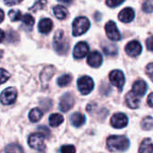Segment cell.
I'll use <instances>...</instances> for the list:
<instances>
[{"instance_id": "cell-1", "label": "cell", "mask_w": 153, "mask_h": 153, "mask_svg": "<svg viewBox=\"0 0 153 153\" xmlns=\"http://www.w3.org/2000/svg\"><path fill=\"white\" fill-rule=\"evenodd\" d=\"M129 146V140L122 135H113L107 140V147L110 152H124L126 151Z\"/></svg>"}, {"instance_id": "cell-2", "label": "cell", "mask_w": 153, "mask_h": 153, "mask_svg": "<svg viewBox=\"0 0 153 153\" xmlns=\"http://www.w3.org/2000/svg\"><path fill=\"white\" fill-rule=\"evenodd\" d=\"M54 50L58 55H65L69 50V43L65 37V33L62 30H58L53 39Z\"/></svg>"}, {"instance_id": "cell-3", "label": "cell", "mask_w": 153, "mask_h": 153, "mask_svg": "<svg viewBox=\"0 0 153 153\" xmlns=\"http://www.w3.org/2000/svg\"><path fill=\"white\" fill-rule=\"evenodd\" d=\"M90 26L91 22L86 17H77L73 22V35L78 37L84 34L90 29Z\"/></svg>"}, {"instance_id": "cell-4", "label": "cell", "mask_w": 153, "mask_h": 153, "mask_svg": "<svg viewBox=\"0 0 153 153\" xmlns=\"http://www.w3.org/2000/svg\"><path fill=\"white\" fill-rule=\"evenodd\" d=\"M77 87L82 95H88L94 89V82L90 76H82L77 81Z\"/></svg>"}, {"instance_id": "cell-5", "label": "cell", "mask_w": 153, "mask_h": 153, "mask_svg": "<svg viewBox=\"0 0 153 153\" xmlns=\"http://www.w3.org/2000/svg\"><path fill=\"white\" fill-rule=\"evenodd\" d=\"M44 140L45 138L42 134H40L39 133H34L30 135L28 143L30 147H31L32 149L42 152L46 148L44 144Z\"/></svg>"}, {"instance_id": "cell-6", "label": "cell", "mask_w": 153, "mask_h": 153, "mask_svg": "<svg viewBox=\"0 0 153 153\" xmlns=\"http://www.w3.org/2000/svg\"><path fill=\"white\" fill-rule=\"evenodd\" d=\"M16 98L17 91L13 87H9L2 91L0 95V101L3 105H11L15 101Z\"/></svg>"}, {"instance_id": "cell-7", "label": "cell", "mask_w": 153, "mask_h": 153, "mask_svg": "<svg viewBox=\"0 0 153 153\" xmlns=\"http://www.w3.org/2000/svg\"><path fill=\"white\" fill-rule=\"evenodd\" d=\"M109 80L112 85L119 89L120 91L123 89V86L125 84L126 79H125V74H123L122 71L120 70H114L109 74Z\"/></svg>"}, {"instance_id": "cell-8", "label": "cell", "mask_w": 153, "mask_h": 153, "mask_svg": "<svg viewBox=\"0 0 153 153\" xmlns=\"http://www.w3.org/2000/svg\"><path fill=\"white\" fill-rule=\"evenodd\" d=\"M105 30H106L107 36L108 37L109 39H111L113 41H117L121 39L120 32H119L115 22L109 21L105 26Z\"/></svg>"}, {"instance_id": "cell-9", "label": "cell", "mask_w": 153, "mask_h": 153, "mask_svg": "<svg viewBox=\"0 0 153 153\" xmlns=\"http://www.w3.org/2000/svg\"><path fill=\"white\" fill-rule=\"evenodd\" d=\"M74 104V98L73 94L70 92H66L60 99L59 109L62 112H67L68 110H70L73 108Z\"/></svg>"}, {"instance_id": "cell-10", "label": "cell", "mask_w": 153, "mask_h": 153, "mask_svg": "<svg viewBox=\"0 0 153 153\" xmlns=\"http://www.w3.org/2000/svg\"><path fill=\"white\" fill-rule=\"evenodd\" d=\"M110 123H111V126L113 127L117 128V129H121V128H124L127 126L128 117L124 113H117L111 117Z\"/></svg>"}, {"instance_id": "cell-11", "label": "cell", "mask_w": 153, "mask_h": 153, "mask_svg": "<svg viewBox=\"0 0 153 153\" xmlns=\"http://www.w3.org/2000/svg\"><path fill=\"white\" fill-rule=\"evenodd\" d=\"M142 45L137 40H133L126 46V52L130 56L135 57L139 56L142 52Z\"/></svg>"}, {"instance_id": "cell-12", "label": "cell", "mask_w": 153, "mask_h": 153, "mask_svg": "<svg viewBox=\"0 0 153 153\" xmlns=\"http://www.w3.org/2000/svg\"><path fill=\"white\" fill-rule=\"evenodd\" d=\"M89 52V45L86 42L81 41L79 43L76 44V46L74 47V56L76 59H81L83 58Z\"/></svg>"}, {"instance_id": "cell-13", "label": "cell", "mask_w": 153, "mask_h": 153, "mask_svg": "<svg viewBox=\"0 0 153 153\" xmlns=\"http://www.w3.org/2000/svg\"><path fill=\"white\" fill-rule=\"evenodd\" d=\"M102 56L98 51L91 52L87 58V62L91 67H100L102 64Z\"/></svg>"}, {"instance_id": "cell-14", "label": "cell", "mask_w": 153, "mask_h": 153, "mask_svg": "<svg viewBox=\"0 0 153 153\" xmlns=\"http://www.w3.org/2000/svg\"><path fill=\"white\" fill-rule=\"evenodd\" d=\"M55 72H56V68L52 65L46 66L42 70V72L40 74V81L44 86L48 85V82L50 81L51 77L55 74Z\"/></svg>"}, {"instance_id": "cell-15", "label": "cell", "mask_w": 153, "mask_h": 153, "mask_svg": "<svg viewBox=\"0 0 153 153\" xmlns=\"http://www.w3.org/2000/svg\"><path fill=\"white\" fill-rule=\"evenodd\" d=\"M118 19L123 22H130L134 19V11L131 7H126L123 9L119 14Z\"/></svg>"}, {"instance_id": "cell-16", "label": "cell", "mask_w": 153, "mask_h": 153, "mask_svg": "<svg viewBox=\"0 0 153 153\" xmlns=\"http://www.w3.org/2000/svg\"><path fill=\"white\" fill-rule=\"evenodd\" d=\"M126 101L127 106L130 108H134V109L139 108L140 103H141V100H140L139 97L136 96L133 91H130V92H128L126 94Z\"/></svg>"}, {"instance_id": "cell-17", "label": "cell", "mask_w": 153, "mask_h": 153, "mask_svg": "<svg viewBox=\"0 0 153 153\" xmlns=\"http://www.w3.org/2000/svg\"><path fill=\"white\" fill-rule=\"evenodd\" d=\"M147 91V84L143 80H138L136 81L134 85H133V92L136 96H143Z\"/></svg>"}, {"instance_id": "cell-18", "label": "cell", "mask_w": 153, "mask_h": 153, "mask_svg": "<svg viewBox=\"0 0 153 153\" xmlns=\"http://www.w3.org/2000/svg\"><path fill=\"white\" fill-rule=\"evenodd\" d=\"M38 28H39V32H41L43 34H47L49 31H51V30L53 28V22L49 18H44V19L40 20V22H39Z\"/></svg>"}, {"instance_id": "cell-19", "label": "cell", "mask_w": 153, "mask_h": 153, "mask_svg": "<svg viewBox=\"0 0 153 153\" xmlns=\"http://www.w3.org/2000/svg\"><path fill=\"white\" fill-rule=\"evenodd\" d=\"M101 48L103 49L104 53L107 55V56H115L117 55L118 53V49H117V47L113 44V43H109V42H107V41H104L101 43L100 45Z\"/></svg>"}, {"instance_id": "cell-20", "label": "cell", "mask_w": 153, "mask_h": 153, "mask_svg": "<svg viewBox=\"0 0 153 153\" xmlns=\"http://www.w3.org/2000/svg\"><path fill=\"white\" fill-rule=\"evenodd\" d=\"M70 121H71L72 125L74 126L75 127H80L84 125V123L86 121V117L83 114H82L80 112H75V113L72 114V116L70 117Z\"/></svg>"}, {"instance_id": "cell-21", "label": "cell", "mask_w": 153, "mask_h": 153, "mask_svg": "<svg viewBox=\"0 0 153 153\" xmlns=\"http://www.w3.org/2000/svg\"><path fill=\"white\" fill-rule=\"evenodd\" d=\"M64 122V117L58 113L52 114L49 117V125L53 127H57Z\"/></svg>"}, {"instance_id": "cell-22", "label": "cell", "mask_w": 153, "mask_h": 153, "mask_svg": "<svg viewBox=\"0 0 153 153\" xmlns=\"http://www.w3.org/2000/svg\"><path fill=\"white\" fill-rule=\"evenodd\" d=\"M139 152L152 153V139L147 138V139L143 140V142L142 143V144L140 146Z\"/></svg>"}, {"instance_id": "cell-23", "label": "cell", "mask_w": 153, "mask_h": 153, "mask_svg": "<svg viewBox=\"0 0 153 153\" xmlns=\"http://www.w3.org/2000/svg\"><path fill=\"white\" fill-rule=\"evenodd\" d=\"M53 12L56 15V17L57 19H60V20H63L65 19L66 16H67V9L65 7V6H62V5H56L53 9Z\"/></svg>"}, {"instance_id": "cell-24", "label": "cell", "mask_w": 153, "mask_h": 153, "mask_svg": "<svg viewBox=\"0 0 153 153\" xmlns=\"http://www.w3.org/2000/svg\"><path fill=\"white\" fill-rule=\"evenodd\" d=\"M43 114H42V111L36 108H33L30 111V114H29V119L32 122V123H36V122H39L41 117H42Z\"/></svg>"}, {"instance_id": "cell-25", "label": "cell", "mask_w": 153, "mask_h": 153, "mask_svg": "<svg viewBox=\"0 0 153 153\" xmlns=\"http://www.w3.org/2000/svg\"><path fill=\"white\" fill-rule=\"evenodd\" d=\"M5 153H23V150L21 145L17 143H11L8 144L5 149H4Z\"/></svg>"}, {"instance_id": "cell-26", "label": "cell", "mask_w": 153, "mask_h": 153, "mask_svg": "<svg viewBox=\"0 0 153 153\" xmlns=\"http://www.w3.org/2000/svg\"><path fill=\"white\" fill-rule=\"evenodd\" d=\"M72 82V75L69 74H63L57 79V84L60 87H65Z\"/></svg>"}, {"instance_id": "cell-27", "label": "cell", "mask_w": 153, "mask_h": 153, "mask_svg": "<svg viewBox=\"0 0 153 153\" xmlns=\"http://www.w3.org/2000/svg\"><path fill=\"white\" fill-rule=\"evenodd\" d=\"M21 21H22V22L25 26H27V27H29V28H31V27L33 26V24H34V22H35L34 18H33L30 14H28V13H26V14H24L23 16H22Z\"/></svg>"}, {"instance_id": "cell-28", "label": "cell", "mask_w": 153, "mask_h": 153, "mask_svg": "<svg viewBox=\"0 0 153 153\" xmlns=\"http://www.w3.org/2000/svg\"><path fill=\"white\" fill-rule=\"evenodd\" d=\"M9 18L11 19L12 22H16L22 19V13L19 10H11L9 11Z\"/></svg>"}, {"instance_id": "cell-29", "label": "cell", "mask_w": 153, "mask_h": 153, "mask_svg": "<svg viewBox=\"0 0 153 153\" xmlns=\"http://www.w3.org/2000/svg\"><path fill=\"white\" fill-rule=\"evenodd\" d=\"M152 124H153V120L152 117H146L143 122H142V127L144 129V130H152Z\"/></svg>"}, {"instance_id": "cell-30", "label": "cell", "mask_w": 153, "mask_h": 153, "mask_svg": "<svg viewBox=\"0 0 153 153\" xmlns=\"http://www.w3.org/2000/svg\"><path fill=\"white\" fill-rule=\"evenodd\" d=\"M9 78H10V74L6 70L0 68V84L7 82Z\"/></svg>"}, {"instance_id": "cell-31", "label": "cell", "mask_w": 153, "mask_h": 153, "mask_svg": "<svg viewBox=\"0 0 153 153\" xmlns=\"http://www.w3.org/2000/svg\"><path fill=\"white\" fill-rule=\"evenodd\" d=\"M143 10L147 13H152L153 11V2L149 0V1H146L143 3Z\"/></svg>"}, {"instance_id": "cell-32", "label": "cell", "mask_w": 153, "mask_h": 153, "mask_svg": "<svg viewBox=\"0 0 153 153\" xmlns=\"http://www.w3.org/2000/svg\"><path fill=\"white\" fill-rule=\"evenodd\" d=\"M47 4L46 1H38L34 4V5L32 7L30 8V11H32V12H37L38 10H40L44 7V5Z\"/></svg>"}, {"instance_id": "cell-33", "label": "cell", "mask_w": 153, "mask_h": 153, "mask_svg": "<svg viewBox=\"0 0 153 153\" xmlns=\"http://www.w3.org/2000/svg\"><path fill=\"white\" fill-rule=\"evenodd\" d=\"M38 129L40 132L39 134H42L44 136V138H49V136H50V131H49V129L48 127H46L44 126H40L38 127Z\"/></svg>"}, {"instance_id": "cell-34", "label": "cell", "mask_w": 153, "mask_h": 153, "mask_svg": "<svg viewBox=\"0 0 153 153\" xmlns=\"http://www.w3.org/2000/svg\"><path fill=\"white\" fill-rule=\"evenodd\" d=\"M61 153H75V148L73 145H64L60 149Z\"/></svg>"}, {"instance_id": "cell-35", "label": "cell", "mask_w": 153, "mask_h": 153, "mask_svg": "<svg viewBox=\"0 0 153 153\" xmlns=\"http://www.w3.org/2000/svg\"><path fill=\"white\" fill-rule=\"evenodd\" d=\"M124 3V1H120V2H117V1H113V0H108L106 2V4L110 6V7H116V6H118L120 4H122Z\"/></svg>"}, {"instance_id": "cell-36", "label": "cell", "mask_w": 153, "mask_h": 153, "mask_svg": "<svg viewBox=\"0 0 153 153\" xmlns=\"http://www.w3.org/2000/svg\"><path fill=\"white\" fill-rule=\"evenodd\" d=\"M152 63H150V64L147 65V67H146V72H147V74H148V75H149V77H150L151 79H152Z\"/></svg>"}, {"instance_id": "cell-37", "label": "cell", "mask_w": 153, "mask_h": 153, "mask_svg": "<svg viewBox=\"0 0 153 153\" xmlns=\"http://www.w3.org/2000/svg\"><path fill=\"white\" fill-rule=\"evenodd\" d=\"M152 37H149L148 40H147V48L150 51H152Z\"/></svg>"}, {"instance_id": "cell-38", "label": "cell", "mask_w": 153, "mask_h": 153, "mask_svg": "<svg viewBox=\"0 0 153 153\" xmlns=\"http://www.w3.org/2000/svg\"><path fill=\"white\" fill-rule=\"evenodd\" d=\"M152 96H153V94L152 93H151V94L149 95V97H148V104H149V106H150L151 108H152L153 107Z\"/></svg>"}, {"instance_id": "cell-39", "label": "cell", "mask_w": 153, "mask_h": 153, "mask_svg": "<svg viewBox=\"0 0 153 153\" xmlns=\"http://www.w3.org/2000/svg\"><path fill=\"white\" fill-rule=\"evenodd\" d=\"M21 3V1H5L4 4H8V5H13V4H17Z\"/></svg>"}, {"instance_id": "cell-40", "label": "cell", "mask_w": 153, "mask_h": 153, "mask_svg": "<svg viewBox=\"0 0 153 153\" xmlns=\"http://www.w3.org/2000/svg\"><path fill=\"white\" fill-rule=\"evenodd\" d=\"M4 19V11L0 9V23L3 22V20Z\"/></svg>"}, {"instance_id": "cell-41", "label": "cell", "mask_w": 153, "mask_h": 153, "mask_svg": "<svg viewBox=\"0 0 153 153\" xmlns=\"http://www.w3.org/2000/svg\"><path fill=\"white\" fill-rule=\"evenodd\" d=\"M4 39V32L2 30H0V42H2Z\"/></svg>"}, {"instance_id": "cell-42", "label": "cell", "mask_w": 153, "mask_h": 153, "mask_svg": "<svg viewBox=\"0 0 153 153\" xmlns=\"http://www.w3.org/2000/svg\"><path fill=\"white\" fill-rule=\"evenodd\" d=\"M3 54H4V52L0 49V59H1V57L3 56Z\"/></svg>"}]
</instances>
